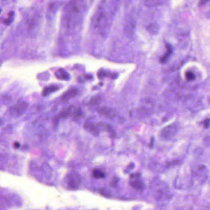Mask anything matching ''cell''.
I'll list each match as a JSON object with an SVG mask.
<instances>
[{
    "label": "cell",
    "mask_w": 210,
    "mask_h": 210,
    "mask_svg": "<svg viewBox=\"0 0 210 210\" xmlns=\"http://www.w3.org/2000/svg\"><path fill=\"white\" fill-rule=\"evenodd\" d=\"M145 1H146V4L147 6H155L161 4L163 0H145Z\"/></svg>",
    "instance_id": "18"
},
{
    "label": "cell",
    "mask_w": 210,
    "mask_h": 210,
    "mask_svg": "<svg viewBox=\"0 0 210 210\" xmlns=\"http://www.w3.org/2000/svg\"><path fill=\"white\" fill-rule=\"evenodd\" d=\"M130 183L131 186L138 191L143 190L144 189L143 182L141 176L139 173H134L131 174L130 177Z\"/></svg>",
    "instance_id": "5"
},
{
    "label": "cell",
    "mask_w": 210,
    "mask_h": 210,
    "mask_svg": "<svg viewBox=\"0 0 210 210\" xmlns=\"http://www.w3.org/2000/svg\"><path fill=\"white\" fill-rule=\"evenodd\" d=\"M173 52V48L172 46L170 45H166V51L164 53L163 55L160 58V62L163 64H165L166 62L168 61L170 55H171Z\"/></svg>",
    "instance_id": "12"
},
{
    "label": "cell",
    "mask_w": 210,
    "mask_h": 210,
    "mask_svg": "<svg viewBox=\"0 0 210 210\" xmlns=\"http://www.w3.org/2000/svg\"><path fill=\"white\" fill-rule=\"evenodd\" d=\"M186 78L188 81H192V80H195V75H194V74L193 72H187L186 73Z\"/></svg>",
    "instance_id": "19"
},
{
    "label": "cell",
    "mask_w": 210,
    "mask_h": 210,
    "mask_svg": "<svg viewBox=\"0 0 210 210\" xmlns=\"http://www.w3.org/2000/svg\"><path fill=\"white\" fill-rule=\"evenodd\" d=\"M106 16L104 12L102 10L97 11L93 16L92 19V25L94 28L101 27L105 24Z\"/></svg>",
    "instance_id": "4"
},
{
    "label": "cell",
    "mask_w": 210,
    "mask_h": 210,
    "mask_svg": "<svg viewBox=\"0 0 210 210\" xmlns=\"http://www.w3.org/2000/svg\"><path fill=\"white\" fill-rule=\"evenodd\" d=\"M101 101V98L99 96H94L91 98L89 101V104L91 106L97 105L100 104Z\"/></svg>",
    "instance_id": "17"
},
{
    "label": "cell",
    "mask_w": 210,
    "mask_h": 210,
    "mask_svg": "<svg viewBox=\"0 0 210 210\" xmlns=\"http://www.w3.org/2000/svg\"><path fill=\"white\" fill-rule=\"evenodd\" d=\"M14 147L16 149H18L20 147V144L17 142H16L14 144Z\"/></svg>",
    "instance_id": "23"
},
{
    "label": "cell",
    "mask_w": 210,
    "mask_h": 210,
    "mask_svg": "<svg viewBox=\"0 0 210 210\" xmlns=\"http://www.w3.org/2000/svg\"><path fill=\"white\" fill-rule=\"evenodd\" d=\"M209 2V0H200L199 5L201 6H203L204 5L206 4Z\"/></svg>",
    "instance_id": "22"
},
{
    "label": "cell",
    "mask_w": 210,
    "mask_h": 210,
    "mask_svg": "<svg viewBox=\"0 0 210 210\" xmlns=\"http://www.w3.org/2000/svg\"><path fill=\"white\" fill-rule=\"evenodd\" d=\"M80 177L75 172H72L67 175L65 182L68 188L71 190H76L80 184Z\"/></svg>",
    "instance_id": "2"
},
{
    "label": "cell",
    "mask_w": 210,
    "mask_h": 210,
    "mask_svg": "<svg viewBox=\"0 0 210 210\" xmlns=\"http://www.w3.org/2000/svg\"><path fill=\"white\" fill-rule=\"evenodd\" d=\"M78 94V90L77 88H73L70 89L67 91H66L61 97V101L62 102H66L71 98L75 97Z\"/></svg>",
    "instance_id": "9"
},
{
    "label": "cell",
    "mask_w": 210,
    "mask_h": 210,
    "mask_svg": "<svg viewBox=\"0 0 210 210\" xmlns=\"http://www.w3.org/2000/svg\"><path fill=\"white\" fill-rule=\"evenodd\" d=\"M85 128L92 133L95 136H97L99 133V129L98 128L97 125L94 124L91 121H87L85 124Z\"/></svg>",
    "instance_id": "10"
},
{
    "label": "cell",
    "mask_w": 210,
    "mask_h": 210,
    "mask_svg": "<svg viewBox=\"0 0 210 210\" xmlns=\"http://www.w3.org/2000/svg\"><path fill=\"white\" fill-rule=\"evenodd\" d=\"M147 29L150 33H151L152 35H155V34L158 33L159 30H160V27L158 24H157L155 23H153V24H151L150 25H149V26L147 27Z\"/></svg>",
    "instance_id": "14"
},
{
    "label": "cell",
    "mask_w": 210,
    "mask_h": 210,
    "mask_svg": "<svg viewBox=\"0 0 210 210\" xmlns=\"http://www.w3.org/2000/svg\"><path fill=\"white\" fill-rule=\"evenodd\" d=\"M27 108V104L24 101H19L16 104L12 105L10 108V114L16 117L22 115Z\"/></svg>",
    "instance_id": "3"
},
{
    "label": "cell",
    "mask_w": 210,
    "mask_h": 210,
    "mask_svg": "<svg viewBox=\"0 0 210 210\" xmlns=\"http://www.w3.org/2000/svg\"><path fill=\"white\" fill-rule=\"evenodd\" d=\"M136 29V21L134 19L130 16L126 22L124 26L125 33L128 36H131L134 32Z\"/></svg>",
    "instance_id": "6"
},
{
    "label": "cell",
    "mask_w": 210,
    "mask_h": 210,
    "mask_svg": "<svg viewBox=\"0 0 210 210\" xmlns=\"http://www.w3.org/2000/svg\"><path fill=\"white\" fill-rule=\"evenodd\" d=\"M178 130L179 127L176 123L170 124L161 131L160 137L163 140H170L176 134Z\"/></svg>",
    "instance_id": "1"
},
{
    "label": "cell",
    "mask_w": 210,
    "mask_h": 210,
    "mask_svg": "<svg viewBox=\"0 0 210 210\" xmlns=\"http://www.w3.org/2000/svg\"><path fill=\"white\" fill-rule=\"evenodd\" d=\"M206 167H205L203 165H201L195 171V176L196 177H197L199 178H200L202 177V176H204L205 175L204 174H202V173H206Z\"/></svg>",
    "instance_id": "16"
},
{
    "label": "cell",
    "mask_w": 210,
    "mask_h": 210,
    "mask_svg": "<svg viewBox=\"0 0 210 210\" xmlns=\"http://www.w3.org/2000/svg\"><path fill=\"white\" fill-rule=\"evenodd\" d=\"M203 127L205 128H208L209 127V119L207 118L203 122Z\"/></svg>",
    "instance_id": "21"
},
{
    "label": "cell",
    "mask_w": 210,
    "mask_h": 210,
    "mask_svg": "<svg viewBox=\"0 0 210 210\" xmlns=\"http://www.w3.org/2000/svg\"><path fill=\"white\" fill-rule=\"evenodd\" d=\"M92 176L95 179H102L105 177V174L101 170L97 168L93 170Z\"/></svg>",
    "instance_id": "15"
},
{
    "label": "cell",
    "mask_w": 210,
    "mask_h": 210,
    "mask_svg": "<svg viewBox=\"0 0 210 210\" xmlns=\"http://www.w3.org/2000/svg\"><path fill=\"white\" fill-rule=\"evenodd\" d=\"M97 127H98V128H99V129H101L104 131H107L110 134V136L111 137H115L116 133H115L114 129L111 127V126L109 124L104 123V122H100L99 123H98Z\"/></svg>",
    "instance_id": "8"
},
{
    "label": "cell",
    "mask_w": 210,
    "mask_h": 210,
    "mask_svg": "<svg viewBox=\"0 0 210 210\" xmlns=\"http://www.w3.org/2000/svg\"><path fill=\"white\" fill-rule=\"evenodd\" d=\"M59 89V87L58 86L50 85L44 88V89L43 90V92H42V95H43V96L44 97H46L54 92L58 91Z\"/></svg>",
    "instance_id": "13"
},
{
    "label": "cell",
    "mask_w": 210,
    "mask_h": 210,
    "mask_svg": "<svg viewBox=\"0 0 210 210\" xmlns=\"http://www.w3.org/2000/svg\"><path fill=\"white\" fill-rule=\"evenodd\" d=\"M1 11H1V9H0V12H1Z\"/></svg>",
    "instance_id": "24"
},
{
    "label": "cell",
    "mask_w": 210,
    "mask_h": 210,
    "mask_svg": "<svg viewBox=\"0 0 210 210\" xmlns=\"http://www.w3.org/2000/svg\"><path fill=\"white\" fill-rule=\"evenodd\" d=\"M55 76L58 79L61 80L67 81L71 78V77H70L68 73L64 69H58V71L55 72Z\"/></svg>",
    "instance_id": "11"
},
{
    "label": "cell",
    "mask_w": 210,
    "mask_h": 210,
    "mask_svg": "<svg viewBox=\"0 0 210 210\" xmlns=\"http://www.w3.org/2000/svg\"><path fill=\"white\" fill-rule=\"evenodd\" d=\"M118 179L117 177H114L112 178V179L111 180V182H110V185L111 186H113L114 187H116L117 186V183H118Z\"/></svg>",
    "instance_id": "20"
},
{
    "label": "cell",
    "mask_w": 210,
    "mask_h": 210,
    "mask_svg": "<svg viewBox=\"0 0 210 210\" xmlns=\"http://www.w3.org/2000/svg\"><path fill=\"white\" fill-rule=\"evenodd\" d=\"M98 113L101 115L108 118L113 119L117 116V111L114 108L103 107L98 109Z\"/></svg>",
    "instance_id": "7"
}]
</instances>
